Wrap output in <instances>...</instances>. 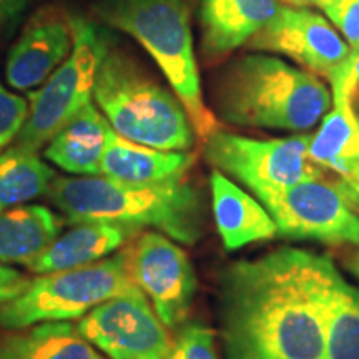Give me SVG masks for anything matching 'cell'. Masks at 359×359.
I'll list each match as a JSON object with an SVG mask.
<instances>
[{
	"label": "cell",
	"mask_w": 359,
	"mask_h": 359,
	"mask_svg": "<svg viewBox=\"0 0 359 359\" xmlns=\"http://www.w3.org/2000/svg\"><path fill=\"white\" fill-rule=\"evenodd\" d=\"M69 223L114 222L154 228L173 241L195 245L205 230L200 190L185 177L158 183H125L102 175L57 178L47 191Z\"/></svg>",
	"instance_id": "obj_2"
},
{
	"label": "cell",
	"mask_w": 359,
	"mask_h": 359,
	"mask_svg": "<svg viewBox=\"0 0 359 359\" xmlns=\"http://www.w3.org/2000/svg\"><path fill=\"white\" fill-rule=\"evenodd\" d=\"M290 240H314L327 245H359V213L339 183L311 178L258 196Z\"/></svg>",
	"instance_id": "obj_9"
},
{
	"label": "cell",
	"mask_w": 359,
	"mask_h": 359,
	"mask_svg": "<svg viewBox=\"0 0 359 359\" xmlns=\"http://www.w3.org/2000/svg\"><path fill=\"white\" fill-rule=\"evenodd\" d=\"M137 290L140 288L130 273L127 248L87 266L45 273L30 280L20 294L0 304V330L80 320L98 304Z\"/></svg>",
	"instance_id": "obj_6"
},
{
	"label": "cell",
	"mask_w": 359,
	"mask_h": 359,
	"mask_svg": "<svg viewBox=\"0 0 359 359\" xmlns=\"http://www.w3.org/2000/svg\"><path fill=\"white\" fill-rule=\"evenodd\" d=\"M330 83L333 87V97H348L354 102L359 90V52L353 53L344 69Z\"/></svg>",
	"instance_id": "obj_27"
},
{
	"label": "cell",
	"mask_w": 359,
	"mask_h": 359,
	"mask_svg": "<svg viewBox=\"0 0 359 359\" xmlns=\"http://www.w3.org/2000/svg\"><path fill=\"white\" fill-rule=\"evenodd\" d=\"M309 140L311 135L258 140L218 128L203 142V155L215 170L262 196L325 177L323 167L309 158Z\"/></svg>",
	"instance_id": "obj_8"
},
{
	"label": "cell",
	"mask_w": 359,
	"mask_h": 359,
	"mask_svg": "<svg viewBox=\"0 0 359 359\" xmlns=\"http://www.w3.org/2000/svg\"><path fill=\"white\" fill-rule=\"evenodd\" d=\"M110 123L97 105L88 103L45 145L43 156L75 177H97Z\"/></svg>",
	"instance_id": "obj_19"
},
{
	"label": "cell",
	"mask_w": 359,
	"mask_h": 359,
	"mask_svg": "<svg viewBox=\"0 0 359 359\" xmlns=\"http://www.w3.org/2000/svg\"><path fill=\"white\" fill-rule=\"evenodd\" d=\"M168 359H219L212 327L201 323L182 326L178 336L173 339Z\"/></svg>",
	"instance_id": "obj_24"
},
{
	"label": "cell",
	"mask_w": 359,
	"mask_h": 359,
	"mask_svg": "<svg viewBox=\"0 0 359 359\" xmlns=\"http://www.w3.org/2000/svg\"><path fill=\"white\" fill-rule=\"evenodd\" d=\"M346 264H348L349 271H351L353 275L356 276L358 280H359V245L356 246V250H354L353 253L349 255V258H348Z\"/></svg>",
	"instance_id": "obj_31"
},
{
	"label": "cell",
	"mask_w": 359,
	"mask_h": 359,
	"mask_svg": "<svg viewBox=\"0 0 359 359\" xmlns=\"http://www.w3.org/2000/svg\"><path fill=\"white\" fill-rule=\"evenodd\" d=\"M213 217L226 250H240L257 241L273 240L278 226L262 201L235 185L226 175L213 168L210 177Z\"/></svg>",
	"instance_id": "obj_17"
},
{
	"label": "cell",
	"mask_w": 359,
	"mask_h": 359,
	"mask_svg": "<svg viewBox=\"0 0 359 359\" xmlns=\"http://www.w3.org/2000/svg\"><path fill=\"white\" fill-rule=\"evenodd\" d=\"M138 233V228L114 222H82L64 235L57 238L37 258L27 263L29 271L45 273L64 271L87 264L114 255Z\"/></svg>",
	"instance_id": "obj_16"
},
{
	"label": "cell",
	"mask_w": 359,
	"mask_h": 359,
	"mask_svg": "<svg viewBox=\"0 0 359 359\" xmlns=\"http://www.w3.org/2000/svg\"><path fill=\"white\" fill-rule=\"evenodd\" d=\"M29 281L30 278H27L19 269L0 263V304L11 302L17 294H20L29 285Z\"/></svg>",
	"instance_id": "obj_28"
},
{
	"label": "cell",
	"mask_w": 359,
	"mask_h": 359,
	"mask_svg": "<svg viewBox=\"0 0 359 359\" xmlns=\"http://www.w3.org/2000/svg\"><path fill=\"white\" fill-rule=\"evenodd\" d=\"M278 8V0H201L198 19L203 57L213 62L246 45Z\"/></svg>",
	"instance_id": "obj_14"
},
{
	"label": "cell",
	"mask_w": 359,
	"mask_h": 359,
	"mask_svg": "<svg viewBox=\"0 0 359 359\" xmlns=\"http://www.w3.org/2000/svg\"><path fill=\"white\" fill-rule=\"evenodd\" d=\"M74 47L65 62L29 95V115L13 145L37 151L93 100V85L107 34L82 17H72Z\"/></svg>",
	"instance_id": "obj_7"
},
{
	"label": "cell",
	"mask_w": 359,
	"mask_h": 359,
	"mask_svg": "<svg viewBox=\"0 0 359 359\" xmlns=\"http://www.w3.org/2000/svg\"><path fill=\"white\" fill-rule=\"evenodd\" d=\"M215 103L219 118L236 127L304 132L331 109V93L314 74L248 53L222 72Z\"/></svg>",
	"instance_id": "obj_3"
},
{
	"label": "cell",
	"mask_w": 359,
	"mask_h": 359,
	"mask_svg": "<svg viewBox=\"0 0 359 359\" xmlns=\"http://www.w3.org/2000/svg\"><path fill=\"white\" fill-rule=\"evenodd\" d=\"M65 222L43 205H17L0 212V263L25 266L60 236Z\"/></svg>",
	"instance_id": "obj_20"
},
{
	"label": "cell",
	"mask_w": 359,
	"mask_h": 359,
	"mask_svg": "<svg viewBox=\"0 0 359 359\" xmlns=\"http://www.w3.org/2000/svg\"><path fill=\"white\" fill-rule=\"evenodd\" d=\"M280 2L285 4V6H288V7H299V8L318 7V8H321V11H325L331 0H280Z\"/></svg>",
	"instance_id": "obj_30"
},
{
	"label": "cell",
	"mask_w": 359,
	"mask_h": 359,
	"mask_svg": "<svg viewBox=\"0 0 359 359\" xmlns=\"http://www.w3.org/2000/svg\"><path fill=\"white\" fill-rule=\"evenodd\" d=\"M79 331L109 359H168L173 339L140 290L98 304Z\"/></svg>",
	"instance_id": "obj_10"
},
{
	"label": "cell",
	"mask_w": 359,
	"mask_h": 359,
	"mask_svg": "<svg viewBox=\"0 0 359 359\" xmlns=\"http://www.w3.org/2000/svg\"><path fill=\"white\" fill-rule=\"evenodd\" d=\"M29 115V100L0 83V154L19 137Z\"/></svg>",
	"instance_id": "obj_25"
},
{
	"label": "cell",
	"mask_w": 359,
	"mask_h": 359,
	"mask_svg": "<svg viewBox=\"0 0 359 359\" xmlns=\"http://www.w3.org/2000/svg\"><path fill=\"white\" fill-rule=\"evenodd\" d=\"M74 47L72 17L57 7H43L27 22L6 62L7 83L15 90L42 85L65 62Z\"/></svg>",
	"instance_id": "obj_13"
},
{
	"label": "cell",
	"mask_w": 359,
	"mask_h": 359,
	"mask_svg": "<svg viewBox=\"0 0 359 359\" xmlns=\"http://www.w3.org/2000/svg\"><path fill=\"white\" fill-rule=\"evenodd\" d=\"M55 172L37 151L12 145L0 154V212L45 195Z\"/></svg>",
	"instance_id": "obj_22"
},
{
	"label": "cell",
	"mask_w": 359,
	"mask_h": 359,
	"mask_svg": "<svg viewBox=\"0 0 359 359\" xmlns=\"http://www.w3.org/2000/svg\"><path fill=\"white\" fill-rule=\"evenodd\" d=\"M246 45L251 50L293 58L330 82L353 57L351 47L325 17L309 8L288 6H280L275 17Z\"/></svg>",
	"instance_id": "obj_12"
},
{
	"label": "cell",
	"mask_w": 359,
	"mask_h": 359,
	"mask_svg": "<svg viewBox=\"0 0 359 359\" xmlns=\"http://www.w3.org/2000/svg\"><path fill=\"white\" fill-rule=\"evenodd\" d=\"M95 12L107 25L130 35L150 53L201 142L218 130L217 116L201 92L187 0H97Z\"/></svg>",
	"instance_id": "obj_4"
},
{
	"label": "cell",
	"mask_w": 359,
	"mask_h": 359,
	"mask_svg": "<svg viewBox=\"0 0 359 359\" xmlns=\"http://www.w3.org/2000/svg\"><path fill=\"white\" fill-rule=\"evenodd\" d=\"M346 39L353 53L359 52V0H331L323 11Z\"/></svg>",
	"instance_id": "obj_26"
},
{
	"label": "cell",
	"mask_w": 359,
	"mask_h": 359,
	"mask_svg": "<svg viewBox=\"0 0 359 359\" xmlns=\"http://www.w3.org/2000/svg\"><path fill=\"white\" fill-rule=\"evenodd\" d=\"M325 359H359V291L346 281L327 325Z\"/></svg>",
	"instance_id": "obj_23"
},
{
	"label": "cell",
	"mask_w": 359,
	"mask_h": 359,
	"mask_svg": "<svg viewBox=\"0 0 359 359\" xmlns=\"http://www.w3.org/2000/svg\"><path fill=\"white\" fill-rule=\"evenodd\" d=\"M93 102L127 140L168 151H188L195 143L191 120L178 97L114 43L98 65Z\"/></svg>",
	"instance_id": "obj_5"
},
{
	"label": "cell",
	"mask_w": 359,
	"mask_h": 359,
	"mask_svg": "<svg viewBox=\"0 0 359 359\" xmlns=\"http://www.w3.org/2000/svg\"><path fill=\"white\" fill-rule=\"evenodd\" d=\"M135 285L151 302L168 330L185 323L198 280L188 255L172 238L156 231L142 233L128 248Z\"/></svg>",
	"instance_id": "obj_11"
},
{
	"label": "cell",
	"mask_w": 359,
	"mask_h": 359,
	"mask_svg": "<svg viewBox=\"0 0 359 359\" xmlns=\"http://www.w3.org/2000/svg\"><path fill=\"white\" fill-rule=\"evenodd\" d=\"M32 0H0V29H12Z\"/></svg>",
	"instance_id": "obj_29"
},
{
	"label": "cell",
	"mask_w": 359,
	"mask_h": 359,
	"mask_svg": "<svg viewBox=\"0 0 359 359\" xmlns=\"http://www.w3.org/2000/svg\"><path fill=\"white\" fill-rule=\"evenodd\" d=\"M0 359H105L70 321H47L0 333Z\"/></svg>",
	"instance_id": "obj_21"
},
{
	"label": "cell",
	"mask_w": 359,
	"mask_h": 359,
	"mask_svg": "<svg viewBox=\"0 0 359 359\" xmlns=\"http://www.w3.org/2000/svg\"><path fill=\"white\" fill-rule=\"evenodd\" d=\"M308 155L316 165L338 175L341 188L358 208L359 116L348 97H333V110L323 118L320 130L311 135Z\"/></svg>",
	"instance_id": "obj_15"
},
{
	"label": "cell",
	"mask_w": 359,
	"mask_h": 359,
	"mask_svg": "<svg viewBox=\"0 0 359 359\" xmlns=\"http://www.w3.org/2000/svg\"><path fill=\"white\" fill-rule=\"evenodd\" d=\"M195 161L196 155L190 150H158L127 140L110 127L102 156L100 175L125 183H158L185 177Z\"/></svg>",
	"instance_id": "obj_18"
},
{
	"label": "cell",
	"mask_w": 359,
	"mask_h": 359,
	"mask_svg": "<svg viewBox=\"0 0 359 359\" xmlns=\"http://www.w3.org/2000/svg\"><path fill=\"white\" fill-rule=\"evenodd\" d=\"M344 278L327 257L280 248L226 266L218 280L226 359H325Z\"/></svg>",
	"instance_id": "obj_1"
}]
</instances>
